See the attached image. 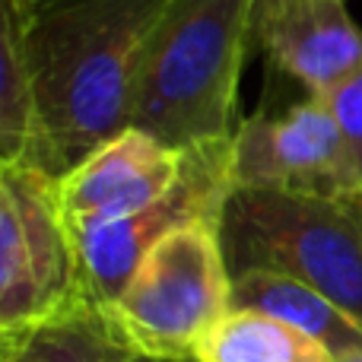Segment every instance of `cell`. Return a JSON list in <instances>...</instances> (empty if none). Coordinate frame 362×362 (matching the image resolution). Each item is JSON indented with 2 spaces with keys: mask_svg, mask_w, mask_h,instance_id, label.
Segmentation results:
<instances>
[{
  "mask_svg": "<svg viewBox=\"0 0 362 362\" xmlns=\"http://www.w3.org/2000/svg\"><path fill=\"white\" fill-rule=\"evenodd\" d=\"M169 0H42L25 13L29 144L19 159L61 181L131 127L146 45Z\"/></svg>",
  "mask_w": 362,
  "mask_h": 362,
  "instance_id": "6da1fadb",
  "label": "cell"
},
{
  "mask_svg": "<svg viewBox=\"0 0 362 362\" xmlns=\"http://www.w3.org/2000/svg\"><path fill=\"white\" fill-rule=\"evenodd\" d=\"M257 0H169L146 45L131 127L178 153L229 144Z\"/></svg>",
  "mask_w": 362,
  "mask_h": 362,
  "instance_id": "7a4b0ae2",
  "label": "cell"
},
{
  "mask_svg": "<svg viewBox=\"0 0 362 362\" xmlns=\"http://www.w3.org/2000/svg\"><path fill=\"white\" fill-rule=\"evenodd\" d=\"M229 274H286L362 325V213L318 194L232 187L219 210Z\"/></svg>",
  "mask_w": 362,
  "mask_h": 362,
  "instance_id": "3957f363",
  "label": "cell"
},
{
  "mask_svg": "<svg viewBox=\"0 0 362 362\" xmlns=\"http://www.w3.org/2000/svg\"><path fill=\"white\" fill-rule=\"evenodd\" d=\"M229 296L219 216H206L159 238L105 315L137 356L191 359L197 340L229 312Z\"/></svg>",
  "mask_w": 362,
  "mask_h": 362,
  "instance_id": "277c9868",
  "label": "cell"
},
{
  "mask_svg": "<svg viewBox=\"0 0 362 362\" xmlns=\"http://www.w3.org/2000/svg\"><path fill=\"white\" fill-rule=\"evenodd\" d=\"M76 293L57 178L23 159L0 163V325L23 337Z\"/></svg>",
  "mask_w": 362,
  "mask_h": 362,
  "instance_id": "5b68a950",
  "label": "cell"
},
{
  "mask_svg": "<svg viewBox=\"0 0 362 362\" xmlns=\"http://www.w3.org/2000/svg\"><path fill=\"white\" fill-rule=\"evenodd\" d=\"M229 144L187 150L175 187L146 210L108 223H67L74 242L76 293L83 299L95 302L99 308L112 305L159 238L194 219L219 216L226 194L232 191Z\"/></svg>",
  "mask_w": 362,
  "mask_h": 362,
  "instance_id": "8992f818",
  "label": "cell"
},
{
  "mask_svg": "<svg viewBox=\"0 0 362 362\" xmlns=\"http://www.w3.org/2000/svg\"><path fill=\"white\" fill-rule=\"evenodd\" d=\"M232 187L318 194L356 206L350 153L325 99L305 95L283 112L257 108L229 144Z\"/></svg>",
  "mask_w": 362,
  "mask_h": 362,
  "instance_id": "52a82bcc",
  "label": "cell"
},
{
  "mask_svg": "<svg viewBox=\"0 0 362 362\" xmlns=\"http://www.w3.org/2000/svg\"><path fill=\"white\" fill-rule=\"evenodd\" d=\"M181 169L185 153L127 127L57 181V200L70 226L108 223L163 200Z\"/></svg>",
  "mask_w": 362,
  "mask_h": 362,
  "instance_id": "ba28073f",
  "label": "cell"
},
{
  "mask_svg": "<svg viewBox=\"0 0 362 362\" xmlns=\"http://www.w3.org/2000/svg\"><path fill=\"white\" fill-rule=\"evenodd\" d=\"M255 45L315 99L331 95L362 67V29L346 0H296L255 25Z\"/></svg>",
  "mask_w": 362,
  "mask_h": 362,
  "instance_id": "9c48e42d",
  "label": "cell"
},
{
  "mask_svg": "<svg viewBox=\"0 0 362 362\" xmlns=\"http://www.w3.org/2000/svg\"><path fill=\"white\" fill-rule=\"evenodd\" d=\"M229 308L261 312L315 337L331 356L362 350V325L327 296L274 270H242L232 276Z\"/></svg>",
  "mask_w": 362,
  "mask_h": 362,
  "instance_id": "30bf717a",
  "label": "cell"
},
{
  "mask_svg": "<svg viewBox=\"0 0 362 362\" xmlns=\"http://www.w3.org/2000/svg\"><path fill=\"white\" fill-rule=\"evenodd\" d=\"M194 362H331L334 356L299 327L261 312L229 308L191 353Z\"/></svg>",
  "mask_w": 362,
  "mask_h": 362,
  "instance_id": "8fae6325",
  "label": "cell"
},
{
  "mask_svg": "<svg viewBox=\"0 0 362 362\" xmlns=\"http://www.w3.org/2000/svg\"><path fill=\"white\" fill-rule=\"evenodd\" d=\"M137 353L115 334L105 308L74 296L51 318L23 334L13 362H131Z\"/></svg>",
  "mask_w": 362,
  "mask_h": 362,
  "instance_id": "7c38bea8",
  "label": "cell"
},
{
  "mask_svg": "<svg viewBox=\"0 0 362 362\" xmlns=\"http://www.w3.org/2000/svg\"><path fill=\"white\" fill-rule=\"evenodd\" d=\"M25 13L19 0H0V159H19L29 144L25 86Z\"/></svg>",
  "mask_w": 362,
  "mask_h": 362,
  "instance_id": "4fadbf2b",
  "label": "cell"
},
{
  "mask_svg": "<svg viewBox=\"0 0 362 362\" xmlns=\"http://www.w3.org/2000/svg\"><path fill=\"white\" fill-rule=\"evenodd\" d=\"M325 102L337 118L340 134H344L353 185H356V210L362 213V67L346 83H340L331 95H325Z\"/></svg>",
  "mask_w": 362,
  "mask_h": 362,
  "instance_id": "5bb4252c",
  "label": "cell"
},
{
  "mask_svg": "<svg viewBox=\"0 0 362 362\" xmlns=\"http://www.w3.org/2000/svg\"><path fill=\"white\" fill-rule=\"evenodd\" d=\"M289 4H296V0H257L255 4V25L261 23L264 16H270V13L283 10V6H289Z\"/></svg>",
  "mask_w": 362,
  "mask_h": 362,
  "instance_id": "9a60e30c",
  "label": "cell"
},
{
  "mask_svg": "<svg viewBox=\"0 0 362 362\" xmlns=\"http://www.w3.org/2000/svg\"><path fill=\"white\" fill-rule=\"evenodd\" d=\"M19 340H23V337L10 334L4 325H0V359H4V356H13V353H16V346H19Z\"/></svg>",
  "mask_w": 362,
  "mask_h": 362,
  "instance_id": "2e32d148",
  "label": "cell"
},
{
  "mask_svg": "<svg viewBox=\"0 0 362 362\" xmlns=\"http://www.w3.org/2000/svg\"><path fill=\"white\" fill-rule=\"evenodd\" d=\"M331 362H362V350H353V353H344V356H334Z\"/></svg>",
  "mask_w": 362,
  "mask_h": 362,
  "instance_id": "e0dca14e",
  "label": "cell"
},
{
  "mask_svg": "<svg viewBox=\"0 0 362 362\" xmlns=\"http://www.w3.org/2000/svg\"><path fill=\"white\" fill-rule=\"evenodd\" d=\"M131 362H194V359H150V356H134Z\"/></svg>",
  "mask_w": 362,
  "mask_h": 362,
  "instance_id": "ac0fdd59",
  "label": "cell"
},
{
  "mask_svg": "<svg viewBox=\"0 0 362 362\" xmlns=\"http://www.w3.org/2000/svg\"><path fill=\"white\" fill-rule=\"evenodd\" d=\"M42 4V0H19V6H23V13H29V10H35V6Z\"/></svg>",
  "mask_w": 362,
  "mask_h": 362,
  "instance_id": "d6986e66",
  "label": "cell"
},
{
  "mask_svg": "<svg viewBox=\"0 0 362 362\" xmlns=\"http://www.w3.org/2000/svg\"><path fill=\"white\" fill-rule=\"evenodd\" d=\"M16 350H19V346H16ZM13 356H16V353H13ZM13 356H4V359H0V362H13Z\"/></svg>",
  "mask_w": 362,
  "mask_h": 362,
  "instance_id": "ffe728a7",
  "label": "cell"
},
{
  "mask_svg": "<svg viewBox=\"0 0 362 362\" xmlns=\"http://www.w3.org/2000/svg\"><path fill=\"white\" fill-rule=\"evenodd\" d=\"M0 163H4V159H0Z\"/></svg>",
  "mask_w": 362,
  "mask_h": 362,
  "instance_id": "44dd1931",
  "label": "cell"
}]
</instances>
